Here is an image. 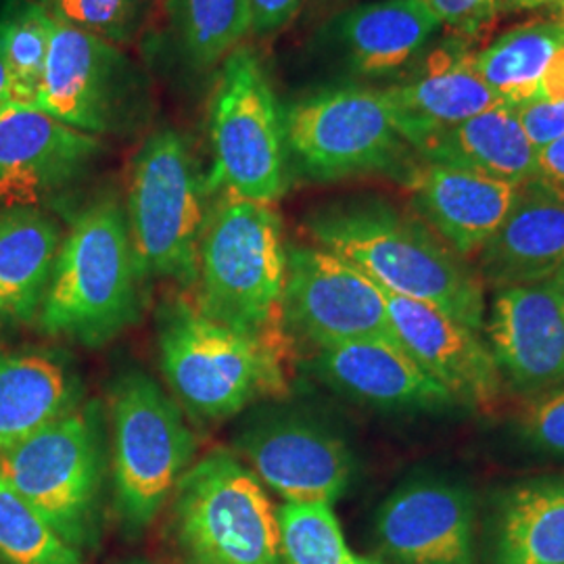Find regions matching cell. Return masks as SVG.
I'll return each mask as SVG.
<instances>
[{
    "label": "cell",
    "mask_w": 564,
    "mask_h": 564,
    "mask_svg": "<svg viewBox=\"0 0 564 564\" xmlns=\"http://www.w3.org/2000/svg\"><path fill=\"white\" fill-rule=\"evenodd\" d=\"M314 245L362 270L387 293L440 307L475 333L485 328L484 281L426 224L389 203L356 199L314 212Z\"/></svg>",
    "instance_id": "cell-1"
},
{
    "label": "cell",
    "mask_w": 564,
    "mask_h": 564,
    "mask_svg": "<svg viewBox=\"0 0 564 564\" xmlns=\"http://www.w3.org/2000/svg\"><path fill=\"white\" fill-rule=\"evenodd\" d=\"M141 263L113 195L86 205L61 242L39 324L51 337L99 347L142 312Z\"/></svg>",
    "instance_id": "cell-2"
},
{
    "label": "cell",
    "mask_w": 564,
    "mask_h": 564,
    "mask_svg": "<svg viewBox=\"0 0 564 564\" xmlns=\"http://www.w3.org/2000/svg\"><path fill=\"white\" fill-rule=\"evenodd\" d=\"M286 256L281 216L272 205L223 193L203 226L195 305L241 335L279 343Z\"/></svg>",
    "instance_id": "cell-3"
},
{
    "label": "cell",
    "mask_w": 564,
    "mask_h": 564,
    "mask_svg": "<svg viewBox=\"0 0 564 564\" xmlns=\"http://www.w3.org/2000/svg\"><path fill=\"white\" fill-rule=\"evenodd\" d=\"M158 343L165 381L202 419L224 421L286 393L281 343L241 335L182 297L163 305Z\"/></svg>",
    "instance_id": "cell-4"
},
{
    "label": "cell",
    "mask_w": 564,
    "mask_h": 564,
    "mask_svg": "<svg viewBox=\"0 0 564 564\" xmlns=\"http://www.w3.org/2000/svg\"><path fill=\"white\" fill-rule=\"evenodd\" d=\"M172 529L188 564H282L279 510L251 468L224 447L182 475Z\"/></svg>",
    "instance_id": "cell-5"
},
{
    "label": "cell",
    "mask_w": 564,
    "mask_h": 564,
    "mask_svg": "<svg viewBox=\"0 0 564 564\" xmlns=\"http://www.w3.org/2000/svg\"><path fill=\"white\" fill-rule=\"evenodd\" d=\"M102 437L99 403H80L0 454V479L80 552L97 544L101 533L107 466Z\"/></svg>",
    "instance_id": "cell-6"
},
{
    "label": "cell",
    "mask_w": 564,
    "mask_h": 564,
    "mask_svg": "<svg viewBox=\"0 0 564 564\" xmlns=\"http://www.w3.org/2000/svg\"><path fill=\"white\" fill-rule=\"evenodd\" d=\"M111 468L121 524L141 533L191 468L197 440L176 400L144 372H126L111 393Z\"/></svg>",
    "instance_id": "cell-7"
},
{
    "label": "cell",
    "mask_w": 564,
    "mask_h": 564,
    "mask_svg": "<svg viewBox=\"0 0 564 564\" xmlns=\"http://www.w3.org/2000/svg\"><path fill=\"white\" fill-rule=\"evenodd\" d=\"M207 184L181 132L162 128L142 142L128 184L126 218L144 276L193 286Z\"/></svg>",
    "instance_id": "cell-8"
},
{
    "label": "cell",
    "mask_w": 564,
    "mask_h": 564,
    "mask_svg": "<svg viewBox=\"0 0 564 564\" xmlns=\"http://www.w3.org/2000/svg\"><path fill=\"white\" fill-rule=\"evenodd\" d=\"M291 170L333 182L408 167L403 141L381 88L337 86L282 111Z\"/></svg>",
    "instance_id": "cell-9"
},
{
    "label": "cell",
    "mask_w": 564,
    "mask_h": 564,
    "mask_svg": "<svg viewBox=\"0 0 564 564\" xmlns=\"http://www.w3.org/2000/svg\"><path fill=\"white\" fill-rule=\"evenodd\" d=\"M212 149L209 188L268 205L284 197L291 162L282 111L251 51L237 48L224 61L212 101Z\"/></svg>",
    "instance_id": "cell-10"
},
{
    "label": "cell",
    "mask_w": 564,
    "mask_h": 564,
    "mask_svg": "<svg viewBox=\"0 0 564 564\" xmlns=\"http://www.w3.org/2000/svg\"><path fill=\"white\" fill-rule=\"evenodd\" d=\"M282 326L318 349L343 343L395 341L383 289L318 245H291Z\"/></svg>",
    "instance_id": "cell-11"
},
{
    "label": "cell",
    "mask_w": 564,
    "mask_h": 564,
    "mask_svg": "<svg viewBox=\"0 0 564 564\" xmlns=\"http://www.w3.org/2000/svg\"><path fill=\"white\" fill-rule=\"evenodd\" d=\"M239 458L284 505H335L354 479L347 444L323 423L270 410L247 421L235 437Z\"/></svg>",
    "instance_id": "cell-12"
},
{
    "label": "cell",
    "mask_w": 564,
    "mask_h": 564,
    "mask_svg": "<svg viewBox=\"0 0 564 564\" xmlns=\"http://www.w3.org/2000/svg\"><path fill=\"white\" fill-rule=\"evenodd\" d=\"M137 88V74L116 44L53 18L36 109L99 137L130 118Z\"/></svg>",
    "instance_id": "cell-13"
},
{
    "label": "cell",
    "mask_w": 564,
    "mask_h": 564,
    "mask_svg": "<svg viewBox=\"0 0 564 564\" xmlns=\"http://www.w3.org/2000/svg\"><path fill=\"white\" fill-rule=\"evenodd\" d=\"M99 137L36 107L0 105V207H34L82 178L101 153Z\"/></svg>",
    "instance_id": "cell-14"
},
{
    "label": "cell",
    "mask_w": 564,
    "mask_h": 564,
    "mask_svg": "<svg viewBox=\"0 0 564 564\" xmlns=\"http://www.w3.org/2000/svg\"><path fill=\"white\" fill-rule=\"evenodd\" d=\"M377 540L398 564H475V498L445 477L398 487L377 512Z\"/></svg>",
    "instance_id": "cell-15"
},
{
    "label": "cell",
    "mask_w": 564,
    "mask_h": 564,
    "mask_svg": "<svg viewBox=\"0 0 564 564\" xmlns=\"http://www.w3.org/2000/svg\"><path fill=\"white\" fill-rule=\"evenodd\" d=\"M473 46L447 34L400 82L381 88L410 149L419 151L435 132L505 105L477 72Z\"/></svg>",
    "instance_id": "cell-16"
},
{
    "label": "cell",
    "mask_w": 564,
    "mask_h": 564,
    "mask_svg": "<svg viewBox=\"0 0 564 564\" xmlns=\"http://www.w3.org/2000/svg\"><path fill=\"white\" fill-rule=\"evenodd\" d=\"M484 330L502 381L535 395L564 387V300L552 282L498 289Z\"/></svg>",
    "instance_id": "cell-17"
},
{
    "label": "cell",
    "mask_w": 564,
    "mask_h": 564,
    "mask_svg": "<svg viewBox=\"0 0 564 564\" xmlns=\"http://www.w3.org/2000/svg\"><path fill=\"white\" fill-rule=\"evenodd\" d=\"M384 293L395 341L458 403L491 408L502 393V375L479 333L440 307Z\"/></svg>",
    "instance_id": "cell-18"
},
{
    "label": "cell",
    "mask_w": 564,
    "mask_h": 564,
    "mask_svg": "<svg viewBox=\"0 0 564 564\" xmlns=\"http://www.w3.org/2000/svg\"><path fill=\"white\" fill-rule=\"evenodd\" d=\"M403 184L424 220L464 260L481 253L521 193V186L423 158L408 163Z\"/></svg>",
    "instance_id": "cell-19"
},
{
    "label": "cell",
    "mask_w": 564,
    "mask_h": 564,
    "mask_svg": "<svg viewBox=\"0 0 564 564\" xmlns=\"http://www.w3.org/2000/svg\"><path fill=\"white\" fill-rule=\"evenodd\" d=\"M314 370L343 395L387 412H442L456 400L398 341L370 339L318 349Z\"/></svg>",
    "instance_id": "cell-20"
},
{
    "label": "cell",
    "mask_w": 564,
    "mask_h": 564,
    "mask_svg": "<svg viewBox=\"0 0 564 564\" xmlns=\"http://www.w3.org/2000/svg\"><path fill=\"white\" fill-rule=\"evenodd\" d=\"M442 30L423 0H368L341 11L326 34L351 74L389 78L421 59Z\"/></svg>",
    "instance_id": "cell-21"
},
{
    "label": "cell",
    "mask_w": 564,
    "mask_h": 564,
    "mask_svg": "<svg viewBox=\"0 0 564 564\" xmlns=\"http://www.w3.org/2000/svg\"><path fill=\"white\" fill-rule=\"evenodd\" d=\"M481 281L496 289L550 281L564 268V202L542 182L521 186L519 199L479 253Z\"/></svg>",
    "instance_id": "cell-22"
},
{
    "label": "cell",
    "mask_w": 564,
    "mask_h": 564,
    "mask_svg": "<svg viewBox=\"0 0 564 564\" xmlns=\"http://www.w3.org/2000/svg\"><path fill=\"white\" fill-rule=\"evenodd\" d=\"M72 364L39 347H0V454L80 405Z\"/></svg>",
    "instance_id": "cell-23"
},
{
    "label": "cell",
    "mask_w": 564,
    "mask_h": 564,
    "mask_svg": "<svg viewBox=\"0 0 564 564\" xmlns=\"http://www.w3.org/2000/svg\"><path fill=\"white\" fill-rule=\"evenodd\" d=\"M61 228L36 207H0V328L39 321Z\"/></svg>",
    "instance_id": "cell-24"
},
{
    "label": "cell",
    "mask_w": 564,
    "mask_h": 564,
    "mask_svg": "<svg viewBox=\"0 0 564 564\" xmlns=\"http://www.w3.org/2000/svg\"><path fill=\"white\" fill-rule=\"evenodd\" d=\"M416 153L514 186L538 181V151L506 105L435 132Z\"/></svg>",
    "instance_id": "cell-25"
},
{
    "label": "cell",
    "mask_w": 564,
    "mask_h": 564,
    "mask_svg": "<svg viewBox=\"0 0 564 564\" xmlns=\"http://www.w3.org/2000/svg\"><path fill=\"white\" fill-rule=\"evenodd\" d=\"M494 564H564V475L508 489L494 523Z\"/></svg>",
    "instance_id": "cell-26"
},
{
    "label": "cell",
    "mask_w": 564,
    "mask_h": 564,
    "mask_svg": "<svg viewBox=\"0 0 564 564\" xmlns=\"http://www.w3.org/2000/svg\"><path fill=\"white\" fill-rule=\"evenodd\" d=\"M564 46V28L556 21H529L498 36L475 53L485 84L508 107L540 99V84L552 55Z\"/></svg>",
    "instance_id": "cell-27"
},
{
    "label": "cell",
    "mask_w": 564,
    "mask_h": 564,
    "mask_svg": "<svg viewBox=\"0 0 564 564\" xmlns=\"http://www.w3.org/2000/svg\"><path fill=\"white\" fill-rule=\"evenodd\" d=\"M182 53L193 67L207 69L251 32L247 0H170Z\"/></svg>",
    "instance_id": "cell-28"
},
{
    "label": "cell",
    "mask_w": 564,
    "mask_h": 564,
    "mask_svg": "<svg viewBox=\"0 0 564 564\" xmlns=\"http://www.w3.org/2000/svg\"><path fill=\"white\" fill-rule=\"evenodd\" d=\"M0 18L7 65L4 101L34 107L48 57L53 18L34 0L21 2Z\"/></svg>",
    "instance_id": "cell-29"
},
{
    "label": "cell",
    "mask_w": 564,
    "mask_h": 564,
    "mask_svg": "<svg viewBox=\"0 0 564 564\" xmlns=\"http://www.w3.org/2000/svg\"><path fill=\"white\" fill-rule=\"evenodd\" d=\"M282 564H383L354 552L330 505H284L279 510Z\"/></svg>",
    "instance_id": "cell-30"
},
{
    "label": "cell",
    "mask_w": 564,
    "mask_h": 564,
    "mask_svg": "<svg viewBox=\"0 0 564 564\" xmlns=\"http://www.w3.org/2000/svg\"><path fill=\"white\" fill-rule=\"evenodd\" d=\"M0 558L7 564H84L41 512L0 479Z\"/></svg>",
    "instance_id": "cell-31"
},
{
    "label": "cell",
    "mask_w": 564,
    "mask_h": 564,
    "mask_svg": "<svg viewBox=\"0 0 564 564\" xmlns=\"http://www.w3.org/2000/svg\"><path fill=\"white\" fill-rule=\"evenodd\" d=\"M48 15L111 44H126L141 30L149 0H46Z\"/></svg>",
    "instance_id": "cell-32"
},
{
    "label": "cell",
    "mask_w": 564,
    "mask_h": 564,
    "mask_svg": "<svg viewBox=\"0 0 564 564\" xmlns=\"http://www.w3.org/2000/svg\"><path fill=\"white\" fill-rule=\"evenodd\" d=\"M519 433L531 447L564 458V387L545 391L524 408Z\"/></svg>",
    "instance_id": "cell-33"
},
{
    "label": "cell",
    "mask_w": 564,
    "mask_h": 564,
    "mask_svg": "<svg viewBox=\"0 0 564 564\" xmlns=\"http://www.w3.org/2000/svg\"><path fill=\"white\" fill-rule=\"evenodd\" d=\"M449 36L477 44L496 28L502 0H423Z\"/></svg>",
    "instance_id": "cell-34"
},
{
    "label": "cell",
    "mask_w": 564,
    "mask_h": 564,
    "mask_svg": "<svg viewBox=\"0 0 564 564\" xmlns=\"http://www.w3.org/2000/svg\"><path fill=\"white\" fill-rule=\"evenodd\" d=\"M514 113L535 151L564 137V101L535 99L514 107Z\"/></svg>",
    "instance_id": "cell-35"
},
{
    "label": "cell",
    "mask_w": 564,
    "mask_h": 564,
    "mask_svg": "<svg viewBox=\"0 0 564 564\" xmlns=\"http://www.w3.org/2000/svg\"><path fill=\"white\" fill-rule=\"evenodd\" d=\"M305 0H247L251 32L265 36L282 30L302 11Z\"/></svg>",
    "instance_id": "cell-36"
},
{
    "label": "cell",
    "mask_w": 564,
    "mask_h": 564,
    "mask_svg": "<svg viewBox=\"0 0 564 564\" xmlns=\"http://www.w3.org/2000/svg\"><path fill=\"white\" fill-rule=\"evenodd\" d=\"M538 182L564 202V137L538 151Z\"/></svg>",
    "instance_id": "cell-37"
},
{
    "label": "cell",
    "mask_w": 564,
    "mask_h": 564,
    "mask_svg": "<svg viewBox=\"0 0 564 564\" xmlns=\"http://www.w3.org/2000/svg\"><path fill=\"white\" fill-rule=\"evenodd\" d=\"M563 0H502L505 11H533L542 7H556Z\"/></svg>",
    "instance_id": "cell-38"
},
{
    "label": "cell",
    "mask_w": 564,
    "mask_h": 564,
    "mask_svg": "<svg viewBox=\"0 0 564 564\" xmlns=\"http://www.w3.org/2000/svg\"><path fill=\"white\" fill-rule=\"evenodd\" d=\"M7 99V65H4V32L0 18V105Z\"/></svg>",
    "instance_id": "cell-39"
},
{
    "label": "cell",
    "mask_w": 564,
    "mask_h": 564,
    "mask_svg": "<svg viewBox=\"0 0 564 564\" xmlns=\"http://www.w3.org/2000/svg\"><path fill=\"white\" fill-rule=\"evenodd\" d=\"M550 282L554 284V289L561 293V297L564 300V268L563 270H558V272L550 279Z\"/></svg>",
    "instance_id": "cell-40"
},
{
    "label": "cell",
    "mask_w": 564,
    "mask_h": 564,
    "mask_svg": "<svg viewBox=\"0 0 564 564\" xmlns=\"http://www.w3.org/2000/svg\"><path fill=\"white\" fill-rule=\"evenodd\" d=\"M552 11H554V18H552V20L564 28V0L563 2H558L556 7H552Z\"/></svg>",
    "instance_id": "cell-41"
},
{
    "label": "cell",
    "mask_w": 564,
    "mask_h": 564,
    "mask_svg": "<svg viewBox=\"0 0 564 564\" xmlns=\"http://www.w3.org/2000/svg\"><path fill=\"white\" fill-rule=\"evenodd\" d=\"M34 2H46V0H34Z\"/></svg>",
    "instance_id": "cell-42"
},
{
    "label": "cell",
    "mask_w": 564,
    "mask_h": 564,
    "mask_svg": "<svg viewBox=\"0 0 564 564\" xmlns=\"http://www.w3.org/2000/svg\"><path fill=\"white\" fill-rule=\"evenodd\" d=\"M0 564H7V563H4V561H2V558H0Z\"/></svg>",
    "instance_id": "cell-43"
},
{
    "label": "cell",
    "mask_w": 564,
    "mask_h": 564,
    "mask_svg": "<svg viewBox=\"0 0 564 564\" xmlns=\"http://www.w3.org/2000/svg\"><path fill=\"white\" fill-rule=\"evenodd\" d=\"M134 564H149V563H134Z\"/></svg>",
    "instance_id": "cell-44"
}]
</instances>
